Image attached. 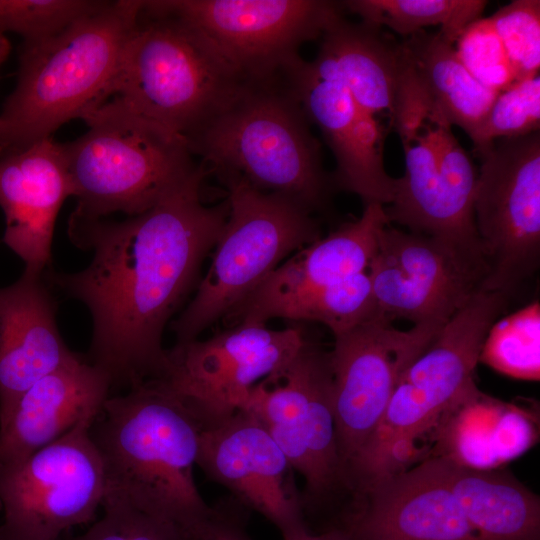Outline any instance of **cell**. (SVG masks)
<instances>
[{"label": "cell", "mask_w": 540, "mask_h": 540, "mask_svg": "<svg viewBox=\"0 0 540 540\" xmlns=\"http://www.w3.org/2000/svg\"><path fill=\"white\" fill-rule=\"evenodd\" d=\"M200 169L148 210L122 220L70 215L68 235L92 252L85 269L45 277L81 301L92 318L88 362L111 388L158 378L166 364L162 335L168 320L195 285L228 215L227 200L206 205Z\"/></svg>", "instance_id": "cell-1"}, {"label": "cell", "mask_w": 540, "mask_h": 540, "mask_svg": "<svg viewBox=\"0 0 540 540\" xmlns=\"http://www.w3.org/2000/svg\"><path fill=\"white\" fill-rule=\"evenodd\" d=\"M90 432L104 466L103 500L124 502L183 530L211 513L193 475L202 426L162 381L149 379L109 396Z\"/></svg>", "instance_id": "cell-2"}, {"label": "cell", "mask_w": 540, "mask_h": 540, "mask_svg": "<svg viewBox=\"0 0 540 540\" xmlns=\"http://www.w3.org/2000/svg\"><path fill=\"white\" fill-rule=\"evenodd\" d=\"M142 7V0L105 1L50 37L22 41L16 85L0 112V148L50 138L106 102Z\"/></svg>", "instance_id": "cell-3"}, {"label": "cell", "mask_w": 540, "mask_h": 540, "mask_svg": "<svg viewBox=\"0 0 540 540\" xmlns=\"http://www.w3.org/2000/svg\"><path fill=\"white\" fill-rule=\"evenodd\" d=\"M289 70L247 82L188 143L218 178L237 176L309 211L325 207L332 180Z\"/></svg>", "instance_id": "cell-4"}, {"label": "cell", "mask_w": 540, "mask_h": 540, "mask_svg": "<svg viewBox=\"0 0 540 540\" xmlns=\"http://www.w3.org/2000/svg\"><path fill=\"white\" fill-rule=\"evenodd\" d=\"M510 296L478 289L405 369L381 422L345 469L348 487L363 493L404 470L418 439L477 390L473 373L484 340Z\"/></svg>", "instance_id": "cell-5"}, {"label": "cell", "mask_w": 540, "mask_h": 540, "mask_svg": "<svg viewBox=\"0 0 540 540\" xmlns=\"http://www.w3.org/2000/svg\"><path fill=\"white\" fill-rule=\"evenodd\" d=\"M392 128L403 148L405 171L385 208L388 222L446 243L487 274L474 220L475 166L404 51Z\"/></svg>", "instance_id": "cell-6"}, {"label": "cell", "mask_w": 540, "mask_h": 540, "mask_svg": "<svg viewBox=\"0 0 540 540\" xmlns=\"http://www.w3.org/2000/svg\"><path fill=\"white\" fill-rule=\"evenodd\" d=\"M87 131L62 143L74 187L72 215L107 218L148 210L202 166L187 142L110 98L82 119Z\"/></svg>", "instance_id": "cell-7"}, {"label": "cell", "mask_w": 540, "mask_h": 540, "mask_svg": "<svg viewBox=\"0 0 540 540\" xmlns=\"http://www.w3.org/2000/svg\"><path fill=\"white\" fill-rule=\"evenodd\" d=\"M247 82L194 27L141 11L110 98L188 144Z\"/></svg>", "instance_id": "cell-8"}, {"label": "cell", "mask_w": 540, "mask_h": 540, "mask_svg": "<svg viewBox=\"0 0 540 540\" xmlns=\"http://www.w3.org/2000/svg\"><path fill=\"white\" fill-rule=\"evenodd\" d=\"M228 215L208 271L172 323L177 342L197 339L230 315L290 254L320 238L312 212L293 199L262 192L237 176L220 178Z\"/></svg>", "instance_id": "cell-9"}, {"label": "cell", "mask_w": 540, "mask_h": 540, "mask_svg": "<svg viewBox=\"0 0 540 540\" xmlns=\"http://www.w3.org/2000/svg\"><path fill=\"white\" fill-rule=\"evenodd\" d=\"M258 421L305 481L304 515L339 486V455L329 352L305 339L294 357L251 389L240 409Z\"/></svg>", "instance_id": "cell-10"}, {"label": "cell", "mask_w": 540, "mask_h": 540, "mask_svg": "<svg viewBox=\"0 0 540 540\" xmlns=\"http://www.w3.org/2000/svg\"><path fill=\"white\" fill-rule=\"evenodd\" d=\"M143 13L177 17L198 30L246 80L282 74L300 46L343 16L341 1L149 0Z\"/></svg>", "instance_id": "cell-11"}, {"label": "cell", "mask_w": 540, "mask_h": 540, "mask_svg": "<svg viewBox=\"0 0 540 540\" xmlns=\"http://www.w3.org/2000/svg\"><path fill=\"white\" fill-rule=\"evenodd\" d=\"M473 211L487 264L481 289L512 294L540 260V133L496 139L475 151Z\"/></svg>", "instance_id": "cell-12"}, {"label": "cell", "mask_w": 540, "mask_h": 540, "mask_svg": "<svg viewBox=\"0 0 540 540\" xmlns=\"http://www.w3.org/2000/svg\"><path fill=\"white\" fill-rule=\"evenodd\" d=\"M97 415L28 457L0 466L4 526L30 540H57L71 527L93 520L106 487L90 432Z\"/></svg>", "instance_id": "cell-13"}, {"label": "cell", "mask_w": 540, "mask_h": 540, "mask_svg": "<svg viewBox=\"0 0 540 540\" xmlns=\"http://www.w3.org/2000/svg\"><path fill=\"white\" fill-rule=\"evenodd\" d=\"M305 339L297 327L237 324L205 340L176 343L154 379L182 400L203 430L238 412L254 385L289 362Z\"/></svg>", "instance_id": "cell-14"}, {"label": "cell", "mask_w": 540, "mask_h": 540, "mask_svg": "<svg viewBox=\"0 0 540 540\" xmlns=\"http://www.w3.org/2000/svg\"><path fill=\"white\" fill-rule=\"evenodd\" d=\"M380 311L334 336L329 352L339 455L345 469L381 422L399 378L445 324L397 329Z\"/></svg>", "instance_id": "cell-15"}, {"label": "cell", "mask_w": 540, "mask_h": 540, "mask_svg": "<svg viewBox=\"0 0 540 540\" xmlns=\"http://www.w3.org/2000/svg\"><path fill=\"white\" fill-rule=\"evenodd\" d=\"M367 274L378 310L415 325L446 324L480 289L486 271L436 238L388 224Z\"/></svg>", "instance_id": "cell-16"}, {"label": "cell", "mask_w": 540, "mask_h": 540, "mask_svg": "<svg viewBox=\"0 0 540 540\" xmlns=\"http://www.w3.org/2000/svg\"><path fill=\"white\" fill-rule=\"evenodd\" d=\"M197 465L245 509L273 523L283 538L311 531L293 467L266 429L248 413L239 410L202 430Z\"/></svg>", "instance_id": "cell-17"}, {"label": "cell", "mask_w": 540, "mask_h": 540, "mask_svg": "<svg viewBox=\"0 0 540 540\" xmlns=\"http://www.w3.org/2000/svg\"><path fill=\"white\" fill-rule=\"evenodd\" d=\"M290 78L309 122L320 129L334 155L333 181L365 205H389L396 178L384 165L387 126L364 111L342 83L318 76L309 61L297 63Z\"/></svg>", "instance_id": "cell-18"}, {"label": "cell", "mask_w": 540, "mask_h": 540, "mask_svg": "<svg viewBox=\"0 0 540 540\" xmlns=\"http://www.w3.org/2000/svg\"><path fill=\"white\" fill-rule=\"evenodd\" d=\"M73 196L62 143L53 137L21 149L0 148L2 241L23 260L24 271L43 275L50 266L56 219Z\"/></svg>", "instance_id": "cell-19"}, {"label": "cell", "mask_w": 540, "mask_h": 540, "mask_svg": "<svg viewBox=\"0 0 540 540\" xmlns=\"http://www.w3.org/2000/svg\"><path fill=\"white\" fill-rule=\"evenodd\" d=\"M388 224L384 205L366 204L358 219L284 260L230 315L237 324L265 325L297 299L365 272Z\"/></svg>", "instance_id": "cell-20"}, {"label": "cell", "mask_w": 540, "mask_h": 540, "mask_svg": "<svg viewBox=\"0 0 540 540\" xmlns=\"http://www.w3.org/2000/svg\"><path fill=\"white\" fill-rule=\"evenodd\" d=\"M345 521L352 540H479L431 459L388 475Z\"/></svg>", "instance_id": "cell-21"}, {"label": "cell", "mask_w": 540, "mask_h": 540, "mask_svg": "<svg viewBox=\"0 0 540 540\" xmlns=\"http://www.w3.org/2000/svg\"><path fill=\"white\" fill-rule=\"evenodd\" d=\"M77 355L59 332L44 274L23 271L0 288V427L24 391Z\"/></svg>", "instance_id": "cell-22"}, {"label": "cell", "mask_w": 540, "mask_h": 540, "mask_svg": "<svg viewBox=\"0 0 540 540\" xmlns=\"http://www.w3.org/2000/svg\"><path fill=\"white\" fill-rule=\"evenodd\" d=\"M110 389L106 374L79 354L37 380L0 427V466L28 457L97 415Z\"/></svg>", "instance_id": "cell-23"}, {"label": "cell", "mask_w": 540, "mask_h": 540, "mask_svg": "<svg viewBox=\"0 0 540 540\" xmlns=\"http://www.w3.org/2000/svg\"><path fill=\"white\" fill-rule=\"evenodd\" d=\"M321 39L317 56L309 61L315 73L342 83L364 111L391 129L403 67L401 42L379 26L343 16Z\"/></svg>", "instance_id": "cell-24"}, {"label": "cell", "mask_w": 540, "mask_h": 540, "mask_svg": "<svg viewBox=\"0 0 540 540\" xmlns=\"http://www.w3.org/2000/svg\"><path fill=\"white\" fill-rule=\"evenodd\" d=\"M430 459L479 540H539V499L512 475L447 455Z\"/></svg>", "instance_id": "cell-25"}, {"label": "cell", "mask_w": 540, "mask_h": 540, "mask_svg": "<svg viewBox=\"0 0 540 540\" xmlns=\"http://www.w3.org/2000/svg\"><path fill=\"white\" fill-rule=\"evenodd\" d=\"M404 54L447 119L469 138L499 91L476 79L459 58L455 43L438 30L416 32L401 41Z\"/></svg>", "instance_id": "cell-26"}, {"label": "cell", "mask_w": 540, "mask_h": 540, "mask_svg": "<svg viewBox=\"0 0 540 540\" xmlns=\"http://www.w3.org/2000/svg\"><path fill=\"white\" fill-rule=\"evenodd\" d=\"M344 11L367 24L388 28L406 38L430 26L455 43L464 30L481 18L484 0H346Z\"/></svg>", "instance_id": "cell-27"}, {"label": "cell", "mask_w": 540, "mask_h": 540, "mask_svg": "<svg viewBox=\"0 0 540 540\" xmlns=\"http://www.w3.org/2000/svg\"><path fill=\"white\" fill-rule=\"evenodd\" d=\"M379 312L367 271L309 293L286 306L278 318L316 321L334 336Z\"/></svg>", "instance_id": "cell-28"}, {"label": "cell", "mask_w": 540, "mask_h": 540, "mask_svg": "<svg viewBox=\"0 0 540 540\" xmlns=\"http://www.w3.org/2000/svg\"><path fill=\"white\" fill-rule=\"evenodd\" d=\"M540 307L533 302L489 329L479 361L519 379L539 380Z\"/></svg>", "instance_id": "cell-29"}, {"label": "cell", "mask_w": 540, "mask_h": 540, "mask_svg": "<svg viewBox=\"0 0 540 540\" xmlns=\"http://www.w3.org/2000/svg\"><path fill=\"white\" fill-rule=\"evenodd\" d=\"M540 76L516 81L500 90L470 137L477 151L496 139L539 132Z\"/></svg>", "instance_id": "cell-30"}, {"label": "cell", "mask_w": 540, "mask_h": 540, "mask_svg": "<svg viewBox=\"0 0 540 540\" xmlns=\"http://www.w3.org/2000/svg\"><path fill=\"white\" fill-rule=\"evenodd\" d=\"M99 0H0V36L22 41L50 37L104 5Z\"/></svg>", "instance_id": "cell-31"}, {"label": "cell", "mask_w": 540, "mask_h": 540, "mask_svg": "<svg viewBox=\"0 0 540 540\" xmlns=\"http://www.w3.org/2000/svg\"><path fill=\"white\" fill-rule=\"evenodd\" d=\"M516 81L539 74L540 1L514 0L490 16Z\"/></svg>", "instance_id": "cell-32"}, {"label": "cell", "mask_w": 540, "mask_h": 540, "mask_svg": "<svg viewBox=\"0 0 540 540\" xmlns=\"http://www.w3.org/2000/svg\"><path fill=\"white\" fill-rule=\"evenodd\" d=\"M456 52L485 86L500 91L516 82V77L490 17L471 23L455 42Z\"/></svg>", "instance_id": "cell-33"}, {"label": "cell", "mask_w": 540, "mask_h": 540, "mask_svg": "<svg viewBox=\"0 0 540 540\" xmlns=\"http://www.w3.org/2000/svg\"><path fill=\"white\" fill-rule=\"evenodd\" d=\"M104 516L72 540H185L179 526L124 502L103 500Z\"/></svg>", "instance_id": "cell-34"}, {"label": "cell", "mask_w": 540, "mask_h": 540, "mask_svg": "<svg viewBox=\"0 0 540 540\" xmlns=\"http://www.w3.org/2000/svg\"><path fill=\"white\" fill-rule=\"evenodd\" d=\"M246 511L232 498V503L218 504L197 525L184 530L185 540H251L246 530Z\"/></svg>", "instance_id": "cell-35"}, {"label": "cell", "mask_w": 540, "mask_h": 540, "mask_svg": "<svg viewBox=\"0 0 540 540\" xmlns=\"http://www.w3.org/2000/svg\"><path fill=\"white\" fill-rule=\"evenodd\" d=\"M283 540H352L342 528H335L323 533H313L311 531L283 538Z\"/></svg>", "instance_id": "cell-36"}, {"label": "cell", "mask_w": 540, "mask_h": 540, "mask_svg": "<svg viewBox=\"0 0 540 540\" xmlns=\"http://www.w3.org/2000/svg\"><path fill=\"white\" fill-rule=\"evenodd\" d=\"M11 43L6 36H0V68L9 57Z\"/></svg>", "instance_id": "cell-37"}, {"label": "cell", "mask_w": 540, "mask_h": 540, "mask_svg": "<svg viewBox=\"0 0 540 540\" xmlns=\"http://www.w3.org/2000/svg\"><path fill=\"white\" fill-rule=\"evenodd\" d=\"M0 540H30L23 536L16 534L15 532L8 529L6 526H0ZM57 540H64L61 538Z\"/></svg>", "instance_id": "cell-38"}]
</instances>
